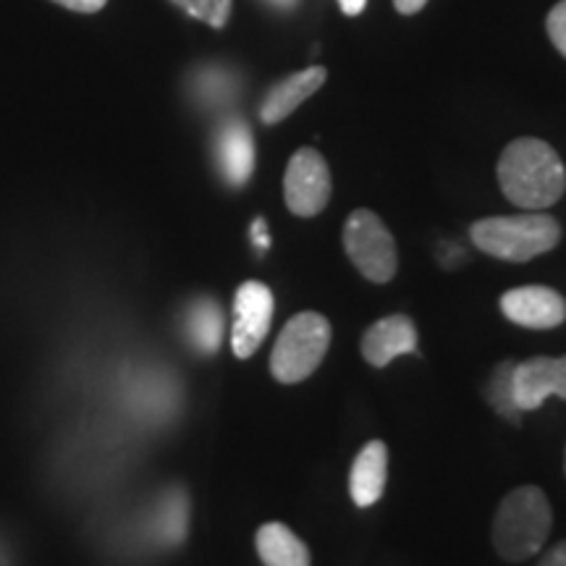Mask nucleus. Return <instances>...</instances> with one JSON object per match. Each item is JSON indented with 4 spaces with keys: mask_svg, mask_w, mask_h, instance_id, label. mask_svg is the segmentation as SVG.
I'll use <instances>...</instances> for the list:
<instances>
[{
    "mask_svg": "<svg viewBox=\"0 0 566 566\" xmlns=\"http://www.w3.org/2000/svg\"><path fill=\"white\" fill-rule=\"evenodd\" d=\"M499 184L522 210H546L562 200L566 168L548 142L522 137L506 145L499 160Z\"/></svg>",
    "mask_w": 566,
    "mask_h": 566,
    "instance_id": "1",
    "label": "nucleus"
},
{
    "mask_svg": "<svg viewBox=\"0 0 566 566\" xmlns=\"http://www.w3.org/2000/svg\"><path fill=\"white\" fill-rule=\"evenodd\" d=\"M554 527V509L537 485H520L504 495L493 516V548L504 562L520 564L541 554Z\"/></svg>",
    "mask_w": 566,
    "mask_h": 566,
    "instance_id": "2",
    "label": "nucleus"
},
{
    "mask_svg": "<svg viewBox=\"0 0 566 566\" xmlns=\"http://www.w3.org/2000/svg\"><path fill=\"white\" fill-rule=\"evenodd\" d=\"M470 239L488 258L506 263H527L554 250L562 239V226L556 218L541 210L522 216H493L470 226Z\"/></svg>",
    "mask_w": 566,
    "mask_h": 566,
    "instance_id": "3",
    "label": "nucleus"
},
{
    "mask_svg": "<svg viewBox=\"0 0 566 566\" xmlns=\"http://www.w3.org/2000/svg\"><path fill=\"white\" fill-rule=\"evenodd\" d=\"M331 346V323L321 313H300L281 328L273 344L271 373L279 384L294 386L321 367Z\"/></svg>",
    "mask_w": 566,
    "mask_h": 566,
    "instance_id": "4",
    "label": "nucleus"
},
{
    "mask_svg": "<svg viewBox=\"0 0 566 566\" xmlns=\"http://www.w3.org/2000/svg\"><path fill=\"white\" fill-rule=\"evenodd\" d=\"M344 250L367 281L388 283L399 271V252L388 226L373 210H354L344 226Z\"/></svg>",
    "mask_w": 566,
    "mask_h": 566,
    "instance_id": "5",
    "label": "nucleus"
},
{
    "mask_svg": "<svg viewBox=\"0 0 566 566\" xmlns=\"http://www.w3.org/2000/svg\"><path fill=\"white\" fill-rule=\"evenodd\" d=\"M331 171L328 163L313 147H300L292 155L283 176V200L286 208L300 218H313L325 210L331 200Z\"/></svg>",
    "mask_w": 566,
    "mask_h": 566,
    "instance_id": "6",
    "label": "nucleus"
},
{
    "mask_svg": "<svg viewBox=\"0 0 566 566\" xmlns=\"http://www.w3.org/2000/svg\"><path fill=\"white\" fill-rule=\"evenodd\" d=\"M273 292L260 281H247L233 296L231 349L239 359H250L265 342L273 323Z\"/></svg>",
    "mask_w": 566,
    "mask_h": 566,
    "instance_id": "7",
    "label": "nucleus"
},
{
    "mask_svg": "<svg viewBox=\"0 0 566 566\" xmlns=\"http://www.w3.org/2000/svg\"><path fill=\"white\" fill-rule=\"evenodd\" d=\"M548 396L566 399V357H533L514 365V399L522 412L541 409Z\"/></svg>",
    "mask_w": 566,
    "mask_h": 566,
    "instance_id": "8",
    "label": "nucleus"
},
{
    "mask_svg": "<svg viewBox=\"0 0 566 566\" xmlns=\"http://www.w3.org/2000/svg\"><path fill=\"white\" fill-rule=\"evenodd\" d=\"M501 313L522 328L546 331L566 321V300L548 286H520L501 296Z\"/></svg>",
    "mask_w": 566,
    "mask_h": 566,
    "instance_id": "9",
    "label": "nucleus"
},
{
    "mask_svg": "<svg viewBox=\"0 0 566 566\" xmlns=\"http://www.w3.org/2000/svg\"><path fill=\"white\" fill-rule=\"evenodd\" d=\"M363 357L373 367H388L401 354H417V328L412 317L407 315H388L380 317L365 331Z\"/></svg>",
    "mask_w": 566,
    "mask_h": 566,
    "instance_id": "10",
    "label": "nucleus"
},
{
    "mask_svg": "<svg viewBox=\"0 0 566 566\" xmlns=\"http://www.w3.org/2000/svg\"><path fill=\"white\" fill-rule=\"evenodd\" d=\"M325 80H328V71L323 66H310L286 76V80L275 82L268 90L263 105H260V122L265 126H273L283 122V118H289L307 97H313L323 87Z\"/></svg>",
    "mask_w": 566,
    "mask_h": 566,
    "instance_id": "11",
    "label": "nucleus"
},
{
    "mask_svg": "<svg viewBox=\"0 0 566 566\" xmlns=\"http://www.w3.org/2000/svg\"><path fill=\"white\" fill-rule=\"evenodd\" d=\"M216 158L231 187H244L254 171L252 132L242 118H231L216 134Z\"/></svg>",
    "mask_w": 566,
    "mask_h": 566,
    "instance_id": "12",
    "label": "nucleus"
},
{
    "mask_svg": "<svg viewBox=\"0 0 566 566\" xmlns=\"http://www.w3.org/2000/svg\"><path fill=\"white\" fill-rule=\"evenodd\" d=\"M388 480V446L384 441H370L363 446L354 459L349 472V493L359 509L378 504L384 499Z\"/></svg>",
    "mask_w": 566,
    "mask_h": 566,
    "instance_id": "13",
    "label": "nucleus"
},
{
    "mask_svg": "<svg viewBox=\"0 0 566 566\" xmlns=\"http://www.w3.org/2000/svg\"><path fill=\"white\" fill-rule=\"evenodd\" d=\"M254 548L265 566H313V556L302 537L281 522H268L260 527L254 535Z\"/></svg>",
    "mask_w": 566,
    "mask_h": 566,
    "instance_id": "14",
    "label": "nucleus"
},
{
    "mask_svg": "<svg viewBox=\"0 0 566 566\" xmlns=\"http://www.w3.org/2000/svg\"><path fill=\"white\" fill-rule=\"evenodd\" d=\"M187 334L189 342L197 352L212 354L218 352L223 336V313L212 300H200L189 307L187 317Z\"/></svg>",
    "mask_w": 566,
    "mask_h": 566,
    "instance_id": "15",
    "label": "nucleus"
},
{
    "mask_svg": "<svg viewBox=\"0 0 566 566\" xmlns=\"http://www.w3.org/2000/svg\"><path fill=\"white\" fill-rule=\"evenodd\" d=\"M514 359H506L495 367L491 380H488L485 396H488V405L493 407V412L501 417V420L520 424L522 420V409L516 407L514 399Z\"/></svg>",
    "mask_w": 566,
    "mask_h": 566,
    "instance_id": "16",
    "label": "nucleus"
},
{
    "mask_svg": "<svg viewBox=\"0 0 566 566\" xmlns=\"http://www.w3.org/2000/svg\"><path fill=\"white\" fill-rule=\"evenodd\" d=\"M187 522H189V512H187V499L184 493H171L160 506V522H158V535L163 543L168 546H176V543L184 541L187 535Z\"/></svg>",
    "mask_w": 566,
    "mask_h": 566,
    "instance_id": "17",
    "label": "nucleus"
},
{
    "mask_svg": "<svg viewBox=\"0 0 566 566\" xmlns=\"http://www.w3.org/2000/svg\"><path fill=\"white\" fill-rule=\"evenodd\" d=\"M171 3L192 19L205 21L212 30H223L233 9V0H171Z\"/></svg>",
    "mask_w": 566,
    "mask_h": 566,
    "instance_id": "18",
    "label": "nucleus"
},
{
    "mask_svg": "<svg viewBox=\"0 0 566 566\" xmlns=\"http://www.w3.org/2000/svg\"><path fill=\"white\" fill-rule=\"evenodd\" d=\"M546 30L551 42L556 45V51L566 59V0H558L554 9H551L546 19Z\"/></svg>",
    "mask_w": 566,
    "mask_h": 566,
    "instance_id": "19",
    "label": "nucleus"
},
{
    "mask_svg": "<svg viewBox=\"0 0 566 566\" xmlns=\"http://www.w3.org/2000/svg\"><path fill=\"white\" fill-rule=\"evenodd\" d=\"M53 3L76 13H97L101 9H105L108 0H53Z\"/></svg>",
    "mask_w": 566,
    "mask_h": 566,
    "instance_id": "20",
    "label": "nucleus"
},
{
    "mask_svg": "<svg viewBox=\"0 0 566 566\" xmlns=\"http://www.w3.org/2000/svg\"><path fill=\"white\" fill-rule=\"evenodd\" d=\"M252 242L258 247V252H268V247H271V233H268V223L263 218L252 223Z\"/></svg>",
    "mask_w": 566,
    "mask_h": 566,
    "instance_id": "21",
    "label": "nucleus"
},
{
    "mask_svg": "<svg viewBox=\"0 0 566 566\" xmlns=\"http://www.w3.org/2000/svg\"><path fill=\"white\" fill-rule=\"evenodd\" d=\"M537 566H566V541L556 543V546L537 562Z\"/></svg>",
    "mask_w": 566,
    "mask_h": 566,
    "instance_id": "22",
    "label": "nucleus"
},
{
    "mask_svg": "<svg viewBox=\"0 0 566 566\" xmlns=\"http://www.w3.org/2000/svg\"><path fill=\"white\" fill-rule=\"evenodd\" d=\"M424 3H428V0H394L396 11L405 13V17H415V13H420L424 9Z\"/></svg>",
    "mask_w": 566,
    "mask_h": 566,
    "instance_id": "23",
    "label": "nucleus"
},
{
    "mask_svg": "<svg viewBox=\"0 0 566 566\" xmlns=\"http://www.w3.org/2000/svg\"><path fill=\"white\" fill-rule=\"evenodd\" d=\"M338 6H342V11L346 17H359V13L365 11L367 0H338Z\"/></svg>",
    "mask_w": 566,
    "mask_h": 566,
    "instance_id": "24",
    "label": "nucleus"
},
{
    "mask_svg": "<svg viewBox=\"0 0 566 566\" xmlns=\"http://www.w3.org/2000/svg\"><path fill=\"white\" fill-rule=\"evenodd\" d=\"M268 3H273L275 9H283V11H289V9H294V6L300 3V0H268Z\"/></svg>",
    "mask_w": 566,
    "mask_h": 566,
    "instance_id": "25",
    "label": "nucleus"
}]
</instances>
